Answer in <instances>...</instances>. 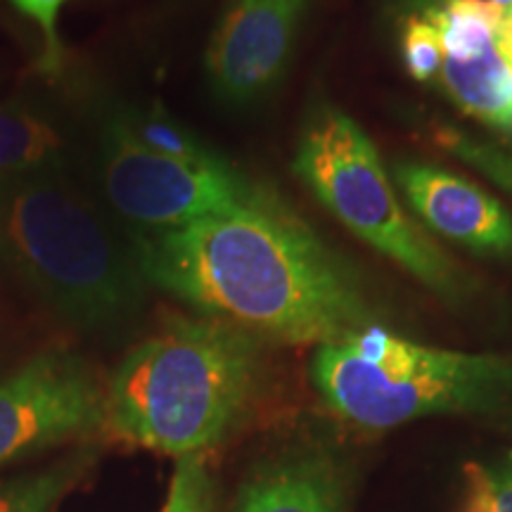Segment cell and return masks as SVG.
I'll return each instance as SVG.
<instances>
[{"instance_id":"9c48e42d","label":"cell","mask_w":512,"mask_h":512,"mask_svg":"<svg viewBox=\"0 0 512 512\" xmlns=\"http://www.w3.org/2000/svg\"><path fill=\"white\" fill-rule=\"evenodd\" d=\"M311 0H235L211 36L204 67L228 105H252L283 76Z\"/></svg>"},{"instance_id":"2e32d148","label":"cell","mask_w":512,"mask_h":512,"mask_svg":"<svg viewBox=\"0 0 512 512\" xmlns=\"http://www.w3.org/2000/svg\"><path fill=\"white\" fill-rule=\"evenodd\" d=\"M162 512H216L214 479L204 456L176 460Z\"/></svg>"},{"instance_id":"6da1fadb","label":"cell","mask_w":512,"mask_h":512,"mask_svg":"<svg viewBox=\"0 0 512 512\" xmlns=\"http://www.w3.org/2000/svg\"><path fill=\"white\" fill-rule=\"evenodd\" d=\"M147 285L264 342L330 344L380 325L361 278L271 192L131 235Z\"/></svg>"},{"instance_id":"8fae6325","label":"cell","mask_w":512,"mask_h":512,"mask_svg":"<svg viewBox=\"0 0 512 512\" xmlns=\"http://www.w3.org/2000/svg\"><path fill=\"white\" fill-rule=\"evenodd\" d=\"M233 512H347L342 465L320 446H292L256 465Z\"/></svg>"},{"instance_id":"52a82bcc","label":"cell","mask_w":512,"mask_h":512,"mask_svg":"<svg viewBox=\"0 0 512 512\" xmlns=\"http://www.w3.org/2000/svg\"><path fill=\"white\" fill-rule=\"evenodd\" d=\"M100 427L105 387L72 351H43L0 380V470Z\"/></svg>"},{"instance_id":"7a4b0ae2","label":"cell","mask_w":512,"mask_h":512,"mask_svg":"<svg viewBox=\"0 0 512 512\" xmlns=\"http://www.w3.org/2000/svg\"><path fill=\"white\" fill-rule=\"evenodd\" d=\"M264 347V339L226 320L171 313L114 368L105 427L162 456H204L252 408Z\"/></svg>"},{"instance_id":"7c38bea8","label":"cell","mask_w":512,"mask_h":512,"mask_svg":"<svg viewBox=\"0 0 512 512\" xmlns=\"http://www.w3.org/2000/svg\"><path fill=\"white\" fill-rule=\"evenodd\" d=\"M72 171V140L36 107L0 105V181Z\"/></svg>"},{"instance_id":"3957f363","label":"cell","mask_w":512,"mask_h":512,"mask_svg":"<svg viewBox=\"0 0 512 512\" xmlns=\"http://www.w3.org/2000/svg\"><path fill=\"white\" fill-rule=\"evenodd\" d=\"M0 256L79 330L110 335L143 311L150 285L131 235L72 171L0 181Z\"/></svg>"},{"instance_id":"8992f818","label":"cell","mask_w":512,"mask_h":512,"mask_svg":"<svg viewBox=\"0 0 512 512\" xmlns=\"http://www.w3.org/2000/svg\"><path fill=\"white\" fill-rule=\"evenodd\" d=\"M98 174L107 207L131 235L183 228L259 190L221 155L188 162L147 150L114 117L100 131Z\"/></svg>"},{"instance_id":"277c9868","label":"cell","mask_w":512,"mask_h":512,"mask_svg":"<svg viewBox=\"0 0 512 512\" xmlns=\"http://www.w3.org/2000/svg\"><path fill=\"white\" fill-rule=\"evenodd\" d=\"M311 380L337 418L373 432L512 403L510 356L427 347L382 325L320 344Z\"/></svg>"},{"instance_id":"ba28073f","label":"cell","mask_w":512,"mask_h":512,"mask_svg":"<svg viewBox=\"0 0 512 512\" xmlns=\"http://www.w3.org/2000/svg\"><path fill=\"white\" fill-rule=\"evenodd\" d=\"M420 15L441 36L437 79L465 114L512 140V72L496 43L494 0H422Z\"/></svg>"},{"instance_id":"ffe728a7","label":"cell","mask_w":512,"mask_h":512,"mask_svg":"<svg viewBox=\"0 0 512 512\" xmlns=\"http://www.w3.org/2000/svg\"><path fill=\"white\" fill-rule=\"evenodd\" d=\"M496 5H508V3H512V0H494Z\"/></svg>"},{"instance_id":"5bb4252c","label":"cell","mask_w":512,"mask_h":512,"mask_svg":"<svg viewBox=\"0 0 512 512\" xmlns=\"http://www.w3.org/2000/svg\"><path fill=\"white\" fill-rule=\"evenodd\" d=\"M121 126L138 140L147 150H155L159 155L188 159V162H207L219 157V152L211 150L204 140L192 133L188 126L176 121L162 105L155 107H126L112 114Z\"/></svg>"},{"instance_id":"d6986e66","label":"cell","mask_w":512,"mask_h":512,"mask_svg":"<svg viewBox=\"0 0 512 512\" xmlns=\"http://www.w3.org/2000/svg\"><path fill=\"white\" fill-rule=\"evenodd\" d=\"M12 8L22 12L31 19L43 36V53H41V72L55 74L62 62V43L60 31H57V19L67 0H10Z\"/></svg>"},{"instance_id":"30bf717a","label":"cell","mask_w":512,"mask_h":512,"mask_svg":"<svg viewBox=\"0 0 512 512\" xmlns=\"http://www.w3.org/2000/svg\"><path fill=\"white\" fill-rule=\"evenodd\" d=\"M389 174L422 226L475 254L512 256V214L477 183L418 159Z\"/></svg>"},{"instance_id":"e0dca14e","label":"cell","mask_w":512,"mask_h":512,"mask_svg":"<svg viewBox=\"0 0 512 512\" xmlns=\"http://www.w3.org/2000/svg\"><path fill=\"white\" fill-rule=\"evenodd\" d=\"M467 479V512H512V453L494 465H470Z\"/></svg>"},{"instance_id":"9a60e30c","label":"cell","mask_w":512,"mask_h":512,"mask_svg":"<svg viewBox=\"0 0 512 512\" xmlns=\"http://www.w3.org/2000/svg\"><path fill=\"white\" fill-rule=\"evenodd\" d=\"M434 138L448 155L472 166L484 178H489L491 183L512 195V155H508V152L498 150L496 145L484 143L479 138L467 136L463 131H456L451 126L437 128Z\"/></svg>"},{"instance_id":"44dd1931","label":"cell","mask_w":512,"mask_h":512,"mask_svg":"<svg viewBox=\"0 0 512 512\" xmlns=\"http://www.w3.org/2000/svg\"><path fill=\"white\" fill-rule=\"evenodd\" d=\"M463 512H467V510H463Z\"/></svg>"},{"instance_id":"4fadbf2b","label":"cell","mask_w":512,"mask_h":512,"mask_svg":"<svg viewBox=\"0 0 512 512\" xmlns=\"http://www.w3.org/2000/svg\"><path fill=\"white\" fill-rule=\"evenodd\" d=\"M93 467L91 451H76L46 467L0 479V512H53Z\"/></svg>"},{"instance_id":"5b68a950","label":"cell","mask_w":512,"mask_h":512,"mask_svg":"<svg viewBox=\"0 0 512 512\" xmlns=\"http://www.w3.org/2000/svg\"><path fill=\"white\" fill-rule=\"evenodd\" d=\"M292 169L358 240L446 302L465 297L463 271L413 221L373 140L349 114L330 105L316 107L299 138Z\"/></svg>"},{"instance_id":"ac0fdd59","label":"cell","mask_w":512,"mask_h":512,"mask_svg":"<svg viewBox=\"0 0 512 512\" xmlns=\"http://www.w3.org/2000/svg\"><path fill=\"white\" fill-rule=\"evenodd\" d=\"M401 57L406 72L415 81H432L441 69V36L434 24L420 12L406 17L401 31Z\"/></svg>"}]
</instances>
